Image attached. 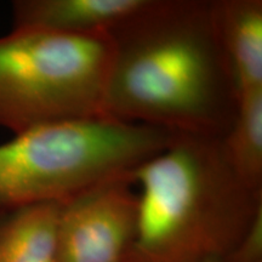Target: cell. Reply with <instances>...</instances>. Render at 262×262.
Here are the masks:
<instances>
[{"instance_id":"cell-9","label":"cell","mask_w":262,"mask_h":262,"mask_svg":"<svg viewBox=\"0 0 262 262\" xmlns=\"http://www.w3.org/2000/svg\"><path fill=\"white\" fill-rule=\"evenodd\" d=\"M222 142L239 179L262 191V90L238 98L233 124Z\"/></svg>"},{"instance_id":"cell-1","label":"cell","mask_w":262,"mask_h":262,"mask_svg":"<svg viewBox=\"0 0 262 262\" xmlns=\"http://www.w3.org/2000/svg\"><path fill=\"white\" fill-rule=\"evenodd\" d=\"M110 34L104 116L224 139L238 98L214 32L211 0H149Z\"/></svg>"},{"instance_id":"cell-8","label":"cell","mask_w":262,"mask_h":262,"mask_svg":"<svg viewBox=\"0 0 262 262\" xmlns=\"http://www.w3.org/2000/svg\"><path fill=\"white\" fill-rule=\"evenodd\" d=\"M62 203H40L0 216V262H57Z\"/></svg>"},{"instance_id":"cell-10","label":"cell","mask_w":262,"mask_h":262,"mask_svg":"<svg viewBox=\"0 0 262 262\" xmlns=\"http://www.w3.org/2000/svg\"><path fill=\"white\" fill-rule=\"evenodd\" d=\"M222 262H262V211L256 215L237 247Z\"/></svg>"},{"instance_id":"cell-5","label":"cell","mask_w":262,"mask_h":262,"mask_svg":"<svg viewBox=\"0 0 262 262\" xmlns=\"http://www.w3.org/2000/svg\"><path fill=\"white\" fill-rule=\"evenodd\" d=\"M133 172L95 183L62 203L57 262L126 261L136 235L139 205Z\"/></svg>"},{"instance_id":"cell-6","label":"cell","mask_w":262,"mask_h":262,"mask_svg":"<svg viewBox=\"0 0 262 262\" xmlns=\"http://www.w3.org/2000/svg\"><path fill=\"white\" fill-rule=\"evenodd\" d=\"M211 18L237 98L262 90V0H211Z\"/></svg>"},{"instance_id":"cell-4","label":"cell","mask_w":262,"mask_h":262,"mask_svg":"<svg viewBox=\"0 0 262 262\" xmlns=\"http://www.w3.org/2000/svg\"><path fill=\"white\" fill-rule=\"evenodd\" d=\"M113 57L110 33L14 28L0 37V126L17 135L104 116Z\"/></svg>"},{"instance_id":"cell-11","label":"cell","mask_w":262,"mask_h":262,"mask_svg":"<svg viewBox=\"0 0 262 262\" xmlns=\"http://www.w3.org/2000/svg\"><path fill=\"white\" fill-rule=\"evenodd\" d=\"M204 262H221V261L217 260V258H211V260H206Z\"/></svg>"},{"instance_id":"cell-2","label":"cell","mask_w":262,"mask_h":262,"mask_svg":"<svg viewBox=\"0 0 262 262\" xmlns=\"http://www.w3.org/2000/svg\"><path fill=\"white\" fill-rule=\"evenodd\" d=\"M137 226L125 262H221L262 211L222 139L176 135L133 172Z\"/></svg>"},{"instance_id":"cell-3","label":"cell","mask_w":262,"mask_h":262,"mask_svg":"<svg viewBox=\"0 0 262 262\" xmlns=\"http://www.w3.org/2000/svg\"><path fill=\"white\" fill-rule=\"evenodd\" d=\"M175 136L110 117L17 134L0 145V216L28 205L63 203L95 183L133 172Z\"/></svg>"},{"instance_id":"cell-7","label":"cell","mask_w":262,"mask_h":262,"mask_svg":"<svg viewBox=\"0 0 262 262\" xmlns=\"http://www.w3.org/2000/svg\"><path fill=\"white\" fill-rule=\"evenodd\" d=\"M149 0H16L14 28H39L67 34L111 33Z\"/></svg>"}]
</instances>
